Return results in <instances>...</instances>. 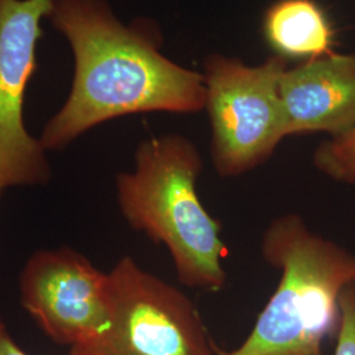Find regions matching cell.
<instances>
[{"label":"cell","instance_id":"cell-1","mask_svg":"<svg viewBox=\"0 0 355 355\" xmlns=\"http://www.w3.org/2000/svg\"><path fill=\"white\" fill-rule=\"evenodd\" d=\"M46 19L71 48L74 78L66 102L41 133L45 150H61L117 117L205 110L203 74L166 57L152 21L125 26L105 0H51Z\"/></svg>","mask_w":355,"mask_h":355},{"label":"cell","instance_id":"cell-2","mask_svg":"<svg viewBox=\"0 0 355 355\" xmlns=\"http://www.w3.org/2000/svg\"><path fill=\"white\" fill-rule=\"evenodd\" d=\"M203 159L187 137L168 133L142 141L130 171L116 178V199L128 224L165 246L178 279L191 288L221 291L227 283L221 225L196 190Z\"/></svg>","mask_w":355,"mask_h":355},{"label":"cell","instance_id":"cell-3","mask_svg":"<svg viewBox=\"0 0 355 355\" xmlns=\"http://www.w3.org/2000/svg\"><path fill=\"white\" fill-rule=\"evenodd\" d=\"M261 254L280 271L275 292L246 340L217 355H321L338 330L341 295L355 282V254L313 232L296 214L272 220Z\"/></svg>","mask_w":355,"mask_h":355},{"label":"cell","instance_id":"cell-4","mask_svg":"<svg viewBox=\"0 0 355 355\" xmlns=\"http://www.w3.org/2000/svg\"><path fill=\"white\" fill-rule=\"evenodd\" d=\"M288 60L271 55L257 66L223 54L204 61L211 159L221 177L262 165L287 136L279 83Z\"/></svg>","mask_w":355,"mask_h":355},{"label":"cell","instance_id":"cell-5","mask_svg":"<svg viewBox=\"0 0 355 355\" xmlns=\"http://www.w3.org/2000/svg\"><path fill=\"white\" fill-rule=\"evenodd\" d=\"M110 321L67 355H217L190 297L129 255L107 272Z\"/></svg>","mask_w":355,"mask_h":355},{"label":"cell","instance_id":"cell-6","mask_svg":"<svg viewBox=\"0 0 355 355\" xmlns=\"http://www.w3.org/2000/svg\"><path fill=\"white\" fill-rule=\"evenodd\" d=\"M51 6V0H0V182L6 189L51 179L46 150L24 123L26 86Z\"/></svg>","mask_w":355,"mask_h":355},{"label":"cell","instance_id":"cell-7","mask_svg":"<svg viewBox=\"0 0 355 355\" xmlns=\"http://www.w3.org/2000/svg\"><path fill=\"white\" fill-rule=\"evenodd\" d=\"M19 291L24 309L54 343L73 347L110 321L107 272L70 248L32 254L20 272Z\"/></svg>","mask_w":355,"mask_h":355},{"label":"cell","instance_id":"cell-8","mask_svg":"<svg viewBox=\"0 0 355 355\" xmlns=\"http://www.w3.org/2000/svg\"><path fill=\"white\" fill-rule=\"evenodd\" d=\"M279 94L287 136L322 132L341 136L355 127V53H330L288 67Z\"/></svg>","mask_w":355,"mask_h":355},{"label":"cell","instance_id":"cell-9","mask_svg":"<svg viewBox=\"0 0 355 355\" xmlns=\"http://www.w3.org/2000/svg\"><path fill=\"white\" fill-rule=\"evenodd\" d=\"M267 44L284 58L312 60L333 53L336 31L316 0H278L263 16Z\"/></svg>","mask_w":355,"mask_h":355},{"label":"cell","instance_id":"cell-10","mask_svg":"<svg viewBox=\"0 0 355 355\" xmlns=\"http://www.w3.org/2000/svg\"><path fill=\"white\" fill-rule=\"evenodd\" d=\"M312 162L322 175L355 190V127L322 141L313 152Z\"/></svg>","mask_w":355,"mask_h":355},{"label":"cell","instance_id":"cell-11","mask_svg":"<svg viewBox=\"0 0 355 355\" xmlns=\"http://www.w3.org/2000/svg\"><path fill=\"white\" fill-rule=\"evenodd\" d=\"M341 318L333 355H355V282L341 295Z\"/></svg>","mask_w":355,"mask_h":355},{"label":"cell","instance_id":"cell-12","mask_svg":"<svg viewBox=\"0 0 355 355\" xmlns=\"http://www.w3.org/2000/svg\"><path fill=\"white\" fill-rule=\"evenodd\" d=\"M0 355H29L15 341L6 321L0 315Z\"/></svg>","mask_w":355,"mask_h":355},{"label":"cell","instance_id":"cell-13","mask_svg":"<svg viewBox=\"0 0 355 355\" xmlns=\"http://www.w3.org/2000/svg\"><path fill=\"white\" fill-rule=\"evenodd\" d=\"M4 190H6V187L1 184V182H0V196H1V193L4 192Z\"/></svg>","mask_w":355,"mask_h":355}]
</instances>
